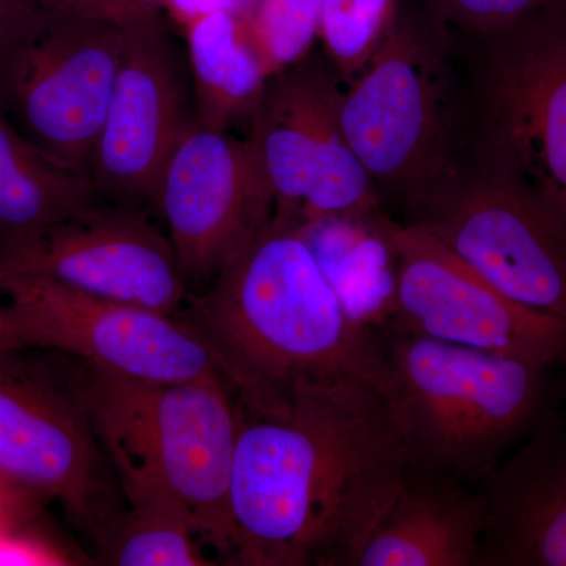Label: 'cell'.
<instances>
[{
    "label": "cell",
    "mask_w": 566,
    "mask_h": 566,
    "mask_svg": "<svg viewBox=\"0 0 566 566\" xmlns=\"http://www.w3.org/2000/svg\"><path fill=\"white\" fill-rule=\"evenodd\" d=\"M357 326L378 331L394 314L397 253L386 216H334L294 230Z\"/></svg>",
    "instance_id": "cell-18"
},
{
    "label": "cell",
    "mask_w": 566,
    "mask_h": 566,
    "mask_svg": "<svg viewBox=\"0 0 566 566\" xmlns=\"http://www.w3.org/2000/svg\"><path fill=\"white\" fill-rule=\"evenodd\" d=\"M431 11L397 20L367 69L345 85L340 120L376 191L409 211L458 169L450 35Z\"/></svg>",
    "instance_id": "cell-5"
},
{
    "label": "cell",
    "mask_w": 566,
    "mask_h": 566,
    "mask_svg": "<svg viewBox=\"0 0 566 566\" xmlns=\"http://www.w3.org/2000/svg\"><path fill=\"white\" fill-rule=\"evenodd\" d=\"M485 40L483 163L523 185L566 229V0Z\"/></svg>",
    "instance_id": "cell-9"
},
{
    "label": "cell",
    "mask_w": 566,
    "mask_h": 566,
    "mask_svg": "<svg viewBox=\"0 0 566 566\" xmlns=\"http://www.w3.org/2000/svg\"><path fill=\"white\" fill-rule=\"evenodd\" d=\"M0 271L177 315L191 297L172 244L144 210L98 202L46 229L0 238Z\"/></svg>",
    "instance_id": "cell-13"
},
{
    "label": "cell",
    "mask_w": 566,
    "mask_h": 566,
    "mask_svg": "<svg viewBox=\"0 0 566 566\" xmlns=\"http://www.w3.org/2000/svg\"><path fill=\"white\" fill-rule=\"evenodd\" d=\"M188 71L161 14L126 25L109 107L88 164L102 202L142 210L193 117Z\"/></svg>",
    "instance_id": "cell-14"
},
{
    "label": "cell",
    "mask_w": 566,
    "mask_h": 566,
    "mask_svg": "<svg viewBox=\"0 0 566 566\" xmlns=\"http://www.w3.org/2000/svg\"><path fill=\"white\" fill-rule=\"evenodd\" d=\"M197 125L230 132L251 122L268 77L245 39L240 14L212 13L182 28Z\"/></svg>",
    "instance_id": "cell-19"
},
{
    "label": "cell",
    "mask_w": 566,
    "mask_h": 566,
    "mask_svg": "<svg viewBox=\"0 0 566 566\" xmlns=\"http://www.w3.org/2000/svg\"><path fill=\"white\" fill-rule=\"evenodd\" d=\"M69 371L126 504L177 502L203 546L232 564L229 490L240 415L226 376L145 381L85 360Z\"/></svg>",
    "instance_id": "cell-3"
},
{
    "label": "cell",
    "mask_w": 566,
    "mask_h": 566,
    "mask_svg": "<svg viewBox=\"0 0 566 566\" xmlns=\"http://www.w3.org/2000/svg\"><path fill=\"white\" fill-rule=\"evenodd\" d=\"M488 566H566V427L542 420L479 483Z\"/></svg>",
    "instance_id": "cell-16"
},
{
    "label": "cell",
    "mask_w": 566,
    "mask_h": 566,
    "mask_svg": "<svg viewBox=\"0 0 566 566\" xmlns=\"http://www.w3.org/2000/svg\"><path fill=\"white\" fill-rule=\"evenodd\" d=\"M386 329L381 392L408 468L479 485L545 417L546 365Z\"/></svg>",
    "instance_id": "cell-4"
},
{
    "label": "cell",
    "mask_w": 566,
    "mask_h": 566,
    "mask_svg": "<svg viewBox=\"0 0 566 566\" xmlns=\"http://www.w3.org/2000/svg\"><path fill=\"white\" fill-rule=\"evenodd\" d=\"M39 9L59 11L73 17L95 18L132 24L161 14V10L147 6L140 0H24Z\"/></svg>",
    "instance_id": "cell-25"
},
{
    "label": "cell",
    "mask_w": 566,
    "mask_h": 566,
    "mask_svg": "<svg viewBox=\"0 0 566 566\" xmlns=\"http://www.w3.org/2000/svg\"><path fill=\"white\" fill-rule=\"evenodd\" d=\"M175 316L208 345L248 411L273 412L301 387L345 378L385 385L375 331L349 319L303 238L271 219Z\"/></svg>",
    "instance_id": "cell-2"
},
{
    "label": "cell",
    "mask_w": 566,
    "mask_h": 566,
    "mask_svg": "<svg viewBox=\"0 0 566 566\" xmlns=\"http://www.w3.org/2000/svg\"><path fill=\"white\" fill-rule=\"evenodd\" d=\"M0 352V471L57 502L96 551L128 504L85 415L69 367Z\"/></svg>",
    "instance_id": "cell-7"
},
{
    "label": "cell",
    "mask_w": 566,
    "mask_h": 566,
    "mask_svg": "<svg viewBox=\"0 0 566 566\" xmlns=\"http://www.w3.org/2000/svg\"><path fill=\"white\" fill-rule=\"evenodd\" d=\"M25 348L52 349L50 334L24 308L11 303L0 307V352Z\"/></svg>",
    "instance_id": "cell-27"
},
{
    "label": "cell",
    "mask_w": 566,
    "mask_h": 566,
    "mask_svg": "<svg viewBox=\"0 0 566 566\" xmlns=\"http://www.w3.org/2000/svg\"><path fill=\"white\" fill-rule=\"evenodd\" d=\"M98 200L87 175L25 139L0 109V238L46 229Z\"/></svg>",
    "instance_id": "cell-20"
},
{
    "label": "cell",
    "mask_w": 566,
    "mask_h": 566,
    "mask_svg": "<svg viewBox=\"0 0 566 566\" xmlns=\"http://www.w3.org/2000/svg\"><path fill=\"white\" fill-rule=\"evenodd\" d=\"M31 7L24 0H0V39Z\"/></svg>",
    "instance_id": "cell-30"
},
{
    "label": "cell",
    "mask_w": 566,
    "mask_h": 566,
    "mask_svg": "<svg viewBox=\"0 0 566 566\" xmlns=\"http://www.w3.org/2000/svg\"><path fill=\"white\" fill-rule=\"evenodd\" d=\"M73 562L62 547L52 545L31 526L11 532L0 538V566H55Z\"/></svg>",
    "instance_id": "cell-26"
},
{
    "label": "cell",
    "mask_w": 566,
    "mask_h": 566,
    "mask_svg": "<svg viewBox=\"0 0 566 566\" xmlns=\"http://www.w3.org/2000/svg\"><path fill=\"white\" fill-rule=\"evenodd\" d=\"M344 91L326 57L312 52L266 82L248 139L273 189L279 226L379 212L374 181L342 128Z\"/></svg>",
    "instance_id": "cell-8"
},
{
    "label": "cell",
    "mask_w": 566,
    "mask_h": 566,
    "mask_svg": "<svg viewBox=\"0 0 566 566\" xmlns=\"http://www.w3.org/2000/svg\"><path fill=\"white\" fill-rule=\"evenodd\" d=\"M44 504L46 501L41 495L20 485L0 471V505L9 506L36 520Z\"/></svg>",
    "instance_id": "cell-29"
},
{
    "label": "cell",
    "mask_w": 566,
    "mask_h": 566,
    "mask_svg": "<svg viewBox=\"0 0 566 566\" xmlns=\"http://www.w3.org/2000/svg\"><path fill=\"white\" fill-rule=\"evenodd\" d=\"M255 0H163L161 9L175 22L186 28L189 22L212 13H233L243 17Z\"/></svg>",
    "instance_id": "cell-28"
},
{
    "label": "cell",
    "mask_w": 566,
    "mask_h": 566,
    "mask_svg": "<svg viewBox=\"0 0 566 566\" xmlns=\"http://www.w3.org/2000/svg\"><path fill=\"white\" fill-rule=\"evenodd\" d=\"M35 521V517L24 515L9 506L0 505V538L11 532L20 531V528L29 527Z\"/></svg>",
    "instance_id": "cell-31"
},
{
    "label": "cell",
    "mask_w": 566,
    "mask_h": 566,
    "mask_svg": "<svg viewBox=\"0 0 566 566\" xmlns=\"http://www.w3.org/2000/svg\"><path fill=\"white\" fill-rule=\"evenodd\" d=\"M397 253L386 327L546 365L566 363V323L510 300L433 234L386 218Z\"/></svg>",
    "instance_id": "cell-11"
},
{
    "label": "cell",
    "mask_w": 566,
    "mask_h": 566,
    "mask_svg": "<svg viewBox=\"0 0 566 566\" xmlns=\"http://www.w3.org/2000/svg\"><path fill=\"white\" fill-rule=\"evenodd\" d=\"M486 517L479 486L408 468L352 566H483Z\"/></svg>",
    "instance_id": "cell-17"
},
{
    "label": "cell",
    "mask_w": 566,
    "mask_h": 566,
    "mask_svg": "<svg viewBox=\"0 0 566 566\" xmlns=\"http://www.w3.org/2000/svg\"><path fill=\"white\" fill-rule=\"evenodd\" d=\"M324 0H255L241 17L245 39L268 80L312 52Z\"/></svg>",
    "instance_id": "cell-23"
},
{
    "label": "cell",
    "mask_w": 566,
    "mask_h": 566,
    "mask_svg": "<svg viewBox=\"0 0 566 566\" xmlns=\"http://www.w3.org/2000/svg\"><path fill=\"white\" fill-rule=\"evenodd\" d=\"M150 207L189 290L207 289L270 222L274 193L248 137L193 120L163 167Z\"/></svg>",
    "instance_id": "cell-12"
},
{
    "label": "cell",
    "mask_w": 566,
    "mask_h": 566,
    "mask_svg": "<svg viewBox=\"0 0 566 566\" xmlns=\"http://www.w3.org/2000/svg\"><path fill=\"white\" fill-rule=\"evenodd\" d=\"M411 214L499 292L566 323V229L523 185L486 163L457 169Z\"/></svg>",
    "instance_id": "cell-10"
},
{
    "label": "cell",
    "mask_w": 566,
    "mask_h": 566,
    "mask_svg": "<svg viewBox=\"0 0 566 566\" xmlns=\"http://www.w3.org/2000/svg\"><path fill=\"white\" fill-rule=\"evenodd\" d=\"M238 415L232 565L352 566L408 469L381 390L345 378Z\"/></svg>",
    "instance_id": "cell-1"
},
{
    "label": "cell",
    "mask_w": 566,
    "mask_h": 566,
    "mask_svg": "<svg viewBox=\"0 0 566 566\" xmlns=\"http://www.w3.org/2000/svg\"><path fill=\"white\" fill-rule=\"evenodd\" d=\"M400 7V0H324L318 39L344 85L367 69Z\"/></svg>",
    "instance_id": "cell-22"
},
{
    "label": "cell",
    "mask_w": 566,
    "mask_h": 566,
    "mask_svg": "<svg viewBox=\"0 0 566 566\" xmlns=\"http://www.w3.org/2000/svg\"><path fill=\"white\" fill-rule=\"evenodd\" d=\"M126 25L31 7L0 39V109L25 139L85 175Z\"/></svg>",
    "instance_id": "cell-6"
},
{
    "label": "cell",
    "mask_w": 566,
    "mask_h": 566,
    "mask_svg": "<svg viewBox=\"0 0 566 566\" xmlns=\"http://www.w3.org/2000/svg\"><path fill=\"white\" fill-rule=\"evenodd\" d=\"M140 2L147 3V6L155 7V9L161 10L163 0H140Z\"/></svg>",
    "instance_id": "cell-32"
},
{
    "label": "cell",
    "mask_w": 566,
    "mask_h": 566,
    "mask_svg": "<svg viewBox=\"0 0 566 566\" xmlns=\"http://www.w3.org/2000/svg\"><path fill=\"white\" fill-rule=\"evenodd\" d=\"M0 293L43 324L52 349L111 374L156 382L223 375L208 345L175 315L7 271Z\"/></svg>",
    "instance_id": "cell-15"
},
{
    "label": "cell",
    "mask_w": 566,
    "mask_h": 566,
    "mask_svg": "<svg viewBox=\"0 0 566 566\" xmlns=\"http://www.w3.org/2000/svg\"><path fill=\"white\" fill-rule=\"evenodd\" d=\"M203 543L191 516L180 504L150 499L128 505L99 560L117 566H203Z\"/></svg>",
    "instance_id": "cell-21"
},
{
    "label": "cell",
    "mask_w": 566,
    "mask_h": 566,
    "mask_svg": "<svg viewBox=\"0 0 566 566\" xmlns=\"http://www.w3.org/2000/svg\"><path fill=\"white\" fill-rule=\"evenodd\" d=\"M442 24L472 35L493 36L520 24L556 0H427Z\"/></svg>",
    "instance_id": "cell-24"
}]
</instances>
